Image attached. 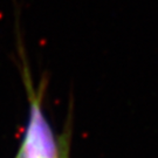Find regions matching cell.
Wrapping results in <instances>:
<instances>
[{
  "instance_id": "1",
  "label": "cell",
  "mask_w": 158,
  "mask_h": 158,
  "mask_svg": "<svg viewBox=\"0 0 158 158\" xmlns=\"http://www.w3.org/2000/svg\"><path fill=\"white\" fill-rule=\"evenodd\" d=\"M18 158H61L55 136L38 101L31 107L29 123Z\"/></svg>"
}]
</instances>
